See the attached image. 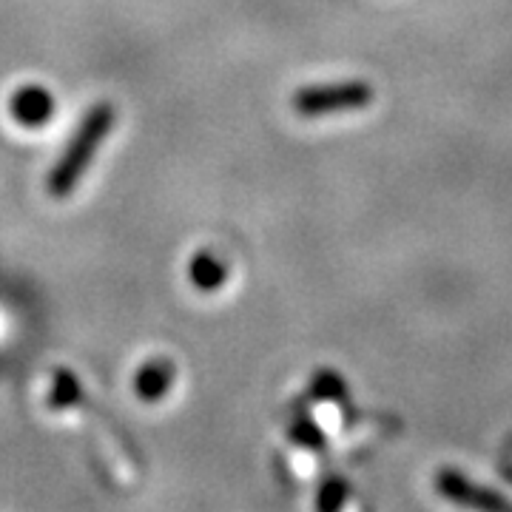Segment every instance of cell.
<instances>
[{
	"label": "cell",
	"mask_w": 512,
	"mask_h": 512,
	"mask_svg": "<svg viewBox=\"0 0 512 512\" xmlns=\"http://www.w3.org/2000/svg\"><path fill=\"white\" fill-rule=\"evenodd\" d=\"M111 126H114V109H111L109 103L94 106L89 111V117L83 120V126L77 128L74 140L63 151V157L55 165V171L49 174V194L52 197H66L74 185H77V180L83 177V171L92 163V154L97 151V146L106 140Z\"/></svg>",
	"instance_id": "cell-1"
},
{
	"label": "cell",
	"mask_w": 512,
	"mask_h": 512,
	"mask_svg": "<svg viewBox=\"0 0 512 512\" xmlns=\"http://www.w3.org/2000/svg\"><path fill=\"white\" fill-rule=\"evenodd\" d=\"M9 111L23 126H43L52 117V111H55V100H52V94L46 92V89H40V86H23L12 97Z\"/></svg>",
	"instance_id": "cell-2"
},
{
	"label": "cell",
	"mask_w": 512,
	"mask_h": 512,
	"mask_svg": "<svg viewBox=\"0 0 512 512\" xmlns=\"http://www.w3.org/2000/svg\"><path fill=\"white\" fill-rule=\"evenodd\" d=\"M174 379V367L168 362H151L140 373H137V393L140 399H160L165 390H168V382Z\"/></svg>",
	"instance_id": "cell-3"
}]
</instances>
